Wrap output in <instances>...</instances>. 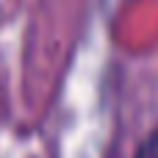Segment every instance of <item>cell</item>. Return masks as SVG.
I'll return each instance as SVG.
<instances>
[{"label":"cell","mask_w":158,"mask_h":158,"mask_svg":"<svg viewBox=\"0 0 158 158\" xmlns=\"http://www.w3.org/2000/svg\"><path fill=\"white\" fill-rule=\"evenodd\" d=\"M133 158H158V125L150 128L133 147Z\"/></svg>","instance_id":"6da1fadb"}]
</instances>
